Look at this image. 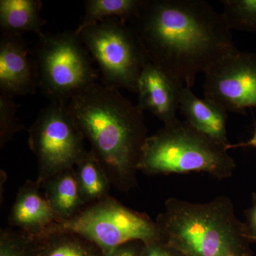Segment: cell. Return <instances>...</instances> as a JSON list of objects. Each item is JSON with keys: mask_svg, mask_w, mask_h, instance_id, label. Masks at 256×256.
I'll use <instances>...</instances> for the list:
<instances>
[{"mask_svg": "<svg viewBox=\"0 0 256 256\" xmlns=\"http://www.w3.org/2000/svg\"><path fill=\"white\" fill-rule=\"evenodd\" d=\"M18 106L10 96L0 95V148L12 140L14 134L24 130L16 117Z\"/></svg>", "mask_w": 256, "mask_h": 256, "instance_id": "obj_21", "label": "cell"}, {"mask_svg": "<svg viewBox=\"0 0 256 256\" xmlns=\"http://www.w3.org/2000/svg\"><path fill=\"white\" fill-rule=\"evenodd\" d=\"M76 33L98 65L104 85L138 94L148 60L128 24L118 18H106Z\"/></svg>", "mask_w": 256, "mask_h": 256, "instance_id": "obj_7", "label": "cell"}, {"mask_svg": "<svg viewBox=\"0 0 256 256\" xmlns=\"http://www.w3.org/2000/svg\"><path fill=\"white\" fill-rule=\"evenodd\" d=\"M42 2L38 0H1L0 28L2 34L22 36L34 32L43 36L46 22L41 16Z\"/></svg>", "mask_w": 256, "mask_h": 256, "instance_id": "obj_15", "label": "cell"}, {"mask_svg": "<svg viewBox=\"0 0 256 256\" xmlns=\"http://www.w3.org/2000/svg\"><path fill=\"white\" fill-rule=\"evenodd\" d=\"M48 230L78 234L100 248L104 254L127 242L148 244L162 239L156 222L110 196L86 205L72 218L56 222Z\"/></svg>", "mask_w": 256, "mask_h": 256, "instance_id": "obj_6", "label": "cell"}, {"mask_svg": "<svg viewBox=\"0 0 256 256\" xmlns=\"http://www.w3.org/2000/svg\"><path fill=\"white\" fill-rule=\"evenodd\" d=\"M41 188L36 181L30 180L18 188L8 218L10 227L33 236H41L58 222Z\"/></svg>", "mask_w": 256, "mask_h": 256, "instance_id": "obj_12", "label": "cell"}, {"mask_svg": "<svg viewBox=\"0 0 256 256\" xmlns=\"http://www.w3.org/2000/svg\"><path fill=\"white\" fill-rule=\"evenodd\" d=\"M140 256H184L162 238L143 244Z\"/></svg>", "mask_w": 256, "mask_h": 256, "instance_id": "obj_22", "label": "cell"}, {"mask_svg": "<svg viewBox=\"0 0 256 256\" xmlns=\"http://www.w3.org/2000/svg\"><path fill=\"white\" fill-rule=\"evenodd\" d=\"M184 86L156 64L146 62L138 84V107L165 124L176 119Z\"/></svg>", "mask_w": 256, "mask_h": 256, "instance_id": "obj_11", "label": "cell"}, {"mask_svg": "<svg viewBox=\"0 0 256 256\" xmlns=\"http://www.w3.org/2000/svg\"><path fill=\"white\" fill-rule=\"evenodd\" d=\"M34 57L38 88L50 102H67L76 94L96 82L98 74L92 56L75 31L38 38Z\"/></svg>", "mask_w": 256, "mask_h": 256, "instance_id": "obj_5", "label": "cell"}, {"mask_svg": "<svg viewBox=\"0 0 256 256\" xmlns=\"http://www.w3.org/2000/svg\"><path fill=\"white\" fill-rule=\"evenodd\" d=\"M85 138L62 102H50L42 109L28 130V142L38 164L36 182L73 168L88 151Z\"/></svg>", "mask_w": 256, "mask_h": 256, "instance_id": "obj_8", "label": "cell"}, {"mask_svg": "<svg viewBox=\"0 0 256 256\" xmlns=\"http://www.w3.org/2000/svg\"><path fill=\"white\" fill-rule=\"evenodd\" d=\"M205 98L226 112L256 108V54L234 47L205 72Z\"/></svg>", "mask_w": 256, "mask_h": 256, "instance_id": "obj_9", "label": "cell"}, {"mask_svg": "<svg viewBox=\"0 0 256 256\" xmlns=\"http://www.w3.org/2000/svg\"><path fill=\"white\" fill-rule=\"evenodd\" d=\"M180 108L192 127L216 142L225 146L229 144L226 131L228 112L218 104L197 97L191 88L184 86L180 96Z\"/></svg>", "mask_w": 256, "mask_h": 256, "instance_id": "obj_13", "label": "cell"}, {"mask_svg": "<svg viewBox=\"0 0 256 256\" xmlns=\"http://www.w3.org/2000/svg\"><path fill=\"white\" fill-rule=\"evenodd\" d=\"M41 186L57 222L72 218L86 206L80 195L74 168L60 172Z\"/></svg>", "mask_w": 256, "mask_h": 256, "instance_id": "obj_14", "label": "cell"}, {"mask_svg": "<svg viewBox=\"0 0 256 256\" xmlns=\"http://www.w3.org/2000/svg\"><path fill=\"white\" fill-rule=\"evenodd\" d=\"M228 150L227 146L176 118L146 138L138 170L148 174L206 172L224 180L230 178L236 168Z\"/></svg>", "mask_w": 256, "mask_h": 256, "instance_id": "obj_4", "label": "cell"}, {"mask_svg": "<svg viewBox=\"0 0 256 256\" xmlns=\"http://www.w3.org/2000/svg\"><path fill=\"white\" fill-rule=\"evenodd\" d=\"M65 104L112 186L121 192L136 186L138 164L148 137L143 111L119 89L96 82Z\"/></svg>", "mask_w": 256, "mask_h": 256, "instance_id": "obj_2", "label": "cell"}, {"mask_svg": "<svg viewBox=\"0 0 256 256\" xmlns=\"http://www.w3.org/2000/svg\"><path fill=\"white\" fill-rule=\"evenodd\" d=\"M40 237L45 256H104L100 248L74 232L48 230Z\"/></svg>", "mask_w": 256, "mask_h": 256, "instance_id": "obj_17", "label": "cell"}, {"mask_svg": "<svg viewBox=\"0 0 256 256\" xmlns=\"http://www.w3.org/2000/svg\"><path fill=\"white\" fill-rule=\"evenodd\" d=\"M142 2L143 0H87L85 15L76 31H80L106 18H118L128 24Z\"/></svg>", "mask_w": 256, "mask_h": 256, "instance_id": "obj_18", "label": "cell"}, {"mask_svg": "<svg viewBox=\"0 0 256 256\" xmlns=\"http://www.w3.org/2000/svg\"><path fill=\"white\" fill-rule=\"evenodd\" d=\"M156 222L162 238L184 256H250L246 227L227 197L204 204L170 198Z\"/></svg>", "mask_w": 256, "mask_h": 256, "instance_id": "obj_3", "label": "cell"}, {"mask_svg": "<svg viewBox=\"0 0 256 256\" xmlns=\"http://www.w3.org/2000/svg\"><path fill=\"white\" fill-rule=\"evenodd\" d=\"M223 16L230 30L256 34V0H222Z\"/></svg>", "mask_w": 256, "mask_h": 256, "instance_id": "obj_20", "label": "cell"}, {"mask_svg": "<svg viewBox=\"0 0 256 256\" xmlns=\"http://www.w3.org/2000/svg\"><path fill=\"white\" fill-rule=\"evenodd\" d=\"M80 195L86 205L110 196L111 183L98 162L88 151L74 166Z\"/></svg>", "mask_w": 256, "mask_h": 256, "instance_id": "obj_16", "label": "cell"}, {"mask_svg": "<svg viewBox=\"0 0 256 256\" xmlns=\"http://www.w3.org/2000/svg\"><path fill=\"white\" fill-rule=\"evenodd\" d=\"M0 256H45L43 240L8 227L0 233Z\"/></svg>", "mask_w": 256, "mask_h": 256, "instance_id": "obj_19", "label": "cell"}, {"mask_svg": "<svg viewBox=\"0 0 256 256\" xmlns=\"http://www.w3.org/2000/svg\"><path fill=\"white\" fill-rule=\"evenodd\" d=\"M128 24L148 62L191 88L235 47L222 14L204 0H143Z\"/></svg>", "mask_w": 256, "mask_h": 256, "instance_id": "obj_1", "label": "cell"}, {"mask_svg": "<svg viewBox=\"0 0 256 256\" xmlns=\"http://www.w3.org/2000/svg\"><path fill=\"white\" fill-rule=\"evenodd\" d=\"M144 242H132L114 248L104 256H140Z\"/></svg>", "mask_w": 256, "mask_h": 256, "instance_id": "obj_23", "label": "cell"}, {"mask_svg": "<svg viewBox=\"0 0 256 256\" xmlns=\"http://www.w3.org/2000/svg\"><path fill=\"white\" fill-rule=\"evenodd\" d=\"M246 148V146H249V148H256V122L255 124V128H254V133L252 136L247 142L239 143V144H228L227 146V149H232L234 148Z\"/></svg>", "mask_w": 256, "mask_h": 256, "instance_id": "obj_25", "label": "cell"}, {"mask_svg": "<svg viewBox=\"0 0 256 256\" xmlns=\"http://www.w3.org/2000/svg\"><path fill=\"white\" fill-rule=\"evenodd\" d=\"M38 88L34 57L22 36L1 35L0 92L14 97L34 94Z\"/></svg>", "mask_w": 256, "mask_h": 256, "instance_id": "obj_10", "label": "cell"}, {"mask_svg": "<svg viewBox=\"0 0 256 256\" xmlns=\"http://www.w3.org/2000/svg\"><path fill=\"white\" fill-rule=\"evenodd\" d=\"M246 227L249 240L256 242V194L252 196V206L246 212Z\"/></svg>", "mask_w": 256, "mask_h": 256, "instance_id": "obj_24", "label": "cell"}]
</instances>
